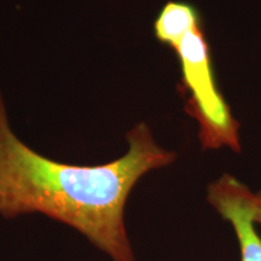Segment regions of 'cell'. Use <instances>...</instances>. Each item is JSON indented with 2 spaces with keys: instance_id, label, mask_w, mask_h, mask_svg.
<instances>
[{
  "instance_id": "obj_1",
  "label": "cell",
  "mask_w": 261,
  "mask_h": 261,
  "mask_svg": "<svg viewBox=\"0 0 261 261\" xmlns=\"http://www.w3.org/2000/svg\"><path fill=\"white\" fill-rule=\"evenodd\" d=\"M127 151L96 166L69 165L39 154L10 125L0 90V215L44 214L73 227L113 261H136L127 234V198L149 172L172 165L177 152L156 142L148 123L126 133Z\"/></svg>"
},
{
  "instance_id": "obj_2",
  "label": "cell",
  "mask_w": 261,
  "mask_h": 261,
  "mask_svg": "<svg viewBox=\"0 0 261 261\" xmlns=\"http://www.w3.org/2000/svg\"><path fill=\"white\" fill-rule=\"evenodd\" d=\"M171 47L180 67V90L184 109L197 122L198 139L203 150L230 148L241 152L240 122L218 86L210 42L203 21L173 41Z\"/></svg>"
},
{
  "instance_id": "obj_3",
  "label": "cell",
  "mask_w": 261,
  "mask_h": 261,
  "mask_svg": "<svg viewBox=\"0 0 261 261\" xmlns=\"http://www.w3.org/2000/svg\"><path fill=\"white\" fill-rule=\"evenodd\" d=\"M254 192L233 175L225 174L211 182L207 200L224 220L233 226L241 261H261V237L254 227Z\"/></svg>"
},
{
  "instance_id": "obj_4",
  "label": "cell",
  "mask_w": 261,
  "mask_h": 261,
  "mask_svg": "<svg viewBox=\"0 0 261 261\" xmlns=\"http://www.w3.org/2000/svg\"><path fill=\"white\" fill-rule=\"evenodd\" d=\"M201 21L200 10L194 4L184 0H168L156 16L152 31L158 41L169 46Z\"/></svg>"
},
{
  "instance_id": "obj_5",
  "label": "cell",
  "mask_w": 261,
  "mask_h": 261,
  "mask_svg": "<svg viewBox=\"0 0 261 261\" xmlns=\"http://www.w3.org/2000/svg\"><path fill=\"white\" fill-rule=\"evenodd\" d=\"M253 215L254 223L261 224V191L253 196Z\"/></svg>"
}]
</instances>
